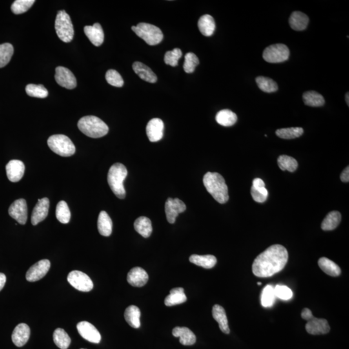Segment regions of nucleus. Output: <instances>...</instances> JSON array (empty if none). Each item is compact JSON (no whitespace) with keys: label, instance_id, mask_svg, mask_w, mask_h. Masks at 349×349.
Wrapping results in <instances>:
<instances>
[{"label":"nucleus","instance_id":"nucleus-7","mask_svg":"<svg viewBox=\"0 0 349 349\" xmlns=\"http://www.w3.org/2000/svg\"><path fill=\"white\" fill-rule=\"evenodd\" d=\"M55 30L59 39L66 43H70L74 37V28L70 16L65 11L58 13L55 21Z\"/></svg>","mask_w":349,"mask_h":349},{"label":"nucleus","instance_id":"nucleus-56","mask_svg":"<svg viewBox=\"0 0 349 349\" xmlns=\"http://www.w3.org/2000/svg\"><path fill=\"white\" fill-rule=\"evenodd\" d=\"M81 349H85V348H81Z\"/></svg>","mask_w":349,"mask_h":349},{"label":"nucleus","instance_id":"nucleus-9","mask_svg":"<svg viewBox=\"0 0 349 349\" xmlns=\"http://www.w3.org/2000/svg\"><path fill=\"white\" fill-rule=\"evenodd\" d=\"M68 281L71 286L81 292H90L93 288L92 280L81 271L74 270L69 273Z\"/></svg>","mask_w":349,"mask_h":349},{"label":"nucleus","instance_id":"nucleus-52","mask_svg":"<svg viewBox=\"0 0 349 349\" xmlns=\"http://www.w3.org/2000/svg\"><path fill=\"white\" fill-rule=\"evenodd\" d=\"M340 179L341 181L343 182H348L349 181V167L347 166L344 170L343 172L341 173V176H340Z\"/></svg>","mask_w":349,"mask_h":349},{"label":"nucleus","instance_id":"nucleus-12","mask_svg":"<svg viewBox=\"0 0 349 349\" xmlns=\"http://www.w3.org/2000/svg\"><path fill=\"white\" fill-rule=\"evenodd\" d=\"M55 80L59 85L68 90H73L77 87V80L75 75L70 70L64 67H57Z\"/></svg>","mask_w":349,"mask_h":349},{"label":"nucleus","instance_id":"nucleus-48","mask_svg":"<svg viewBox=\"0 0 349 349\" xmlns=\"http://www.w3.org/2000/svg\"><path fill=\"white\" fill-rule=\"evenodd\" d=\"M251 195L255 202L257 203H264L267 199L268 192L266 188H251Z\"/></svg>","mask_w":349,"mask_h":349},{"label":"nucleus","instance_id":"nucleus-4","mask_svg":"<svg viewBox=\"0 0 349 349\" xmlns=\"http://www.w3.org/2000/svg\"><path fill=\"white\" fill-rule=\"evenodd\" d=\"M128 175V170L125 166L121 163H115L109 170L108 182L112 192L119 199L126 197V190L124 181Z\"/></svg>","mask_w":349,"mask_h":349},{"label":"nucleus","instance_id":"nucleus-11","mask_svg":"<svg viewBox=\"0 0 349 349\" xmlns=\"http://www.w3.org/2000/svg\"><path fill=\"white\" fill-rule=\"evenodd\" d=\"M51 267L48 259H42L33 264L26 273V279L30 282L39 281L48 273Z\"/></svg>","mask_w":349,"mask_h":349},{"label":"nucleus","instance_id":"nucleus-21","mask_svg":"<svg viewBox=\"0 0 349 349\" xmlns=\"http://www.w3.org/2000/svg\"><path fill=\"white\" fill-rule=\"evenodd\" d=\"M84 33L93 45L99 47L103 44L104 41V31L99 23L95 24L92 26H86L84 28Z\"/></svg>","mask_w":349,"mask_h":349},{"label":"nucleus","instance_id":"nucleus-54","mask_svg":"<svg viewBox=\"0 0 349 349\" xmlns=\"http://www.w3.org/2000/svg\"><path fill=\"white\" fill-rule=\"evenodd\" d=\"M348 93H346V96H345V99H346V104H347V105H349V101H348Z\"/></svg>","mask_w":349,"mask_h":349},{"label":"nucleus","instance_id":"nucleus-23","mask_svg":"<svg viewBox=\"0 0 349 349\" xmlns=\"http://www.w3.org/2000/svg\"><path fill=\"white\" fill-rule=\"evenodd\" d=\"M133 69L138 76L143 81L150 83H155L157 81L156 75L145 64L140 62H135L133 64Z\"/></svg>","mask_w":349,"mask_h":349},{"label":"nucleus","instance_id":"nucleus-43","mask_svg":"<svg viewBox=\"0 0 349 349\" xmlns=\"http://www.w3.org/2000/svg\"><path fill=\"white\" fill-rule=\"evenodd\" d=\"M275 294L272 285H266L261 295V304L264 307H270L274 303Z\"/></svg>","mask_w":349,"mask_h":349},{"label":"nucleus","instance_id":"nucleus-20","mask_svg":"<svg viewBox=\"0 0 349 349\" xmlns=\"http://www.w3.org/2000/svg\"><path fill=\"white\" fill-rule=\"evenodd\" d=\"M31 330L30 326L26 323H21L16 326L13 330L12 340L16 346L21 347L25 345L30 339Z\"/></svg>","mask_w":349,"mask_h":349},{"label":"nucleus","instance_id":"nucleus-17","mask_svg":"<svg viewBox=\"0 0 349 349\" xmlns=\"http://www.w3.org/2000/svg\"><path fill=\"white\" fill-rule=\"evenodd\" d=\"M7 176L13 182L21 181L25 172V165L19 160H12L6 166Z\"/></svg>","mask_w":349,"mask_h":349},{"label":"nucleus","instance_id":"nucleus-40","mask_svg":"<svg viewBox=\"0 0 349 349\" xmlns=\"http://www.w3.org/2000/svg\"><path fill=\"white\" fill-rule=\"evenodd\" d=\"M56 217L61 223L68 224L71 219V212L66 201H60L56 208Z\"/></svg>","mask_w":349,"mask_h":349},{"label":"nucleus","instance_id":"nucleus-36","mask_svg":"<svg viewBox=\"0 0 349 349\" xmlns=\"http://www.w3.org/2000/svg\"><path fill=\"white\" fill-rule=\"evenodd\" d=\"M53 340L58 347L67 349L70 346L71 340L68 333L64 329L57 328L53 333Z\"/></svg>","mask_w":349,"mask_h":349},{"label":"nucleus","instance_id":"nucleus-53","mask_svg":"<svg viewBox=\"0 0 349 349\" xmlns=\"http://www.w3.org/2000/svg\"><path fill=\"white\" fill-rule=\"evenodd\" d=\"M6 283V276L3 273H0V291L4 288Z\"/></svg>","mask_w":349,"mask_h":349},{"label":"nucleus","instance_id":"nucleus-37","mask_svg":"<svg viewBox=\"0 0 349 349\" xmlns=\"http://www.w3.org/2000/svg\"><path fill=\"white\" fill-rule=\"evenodd\" d=\"M257 86L261 91L266 93H273L278 90L276 82L270 78L258 77L255 79Z\"/></svg>","mask_w":349,"mask_h":349},{"label":"nucleus","instance_id":"nucleus-5","mask_svg":"<svg viewBox=\"0 0 349 349\" xmlns=\"http://www.w3.org/2000/svg\"><path fill=\"white\" fill-rule=\"evenodd\" d=\"M132 30L150 46L157 45L163 40L162 31L158 27L150 24L140 23L137 26H133Z\"/></svg>","mask_w":349,"mask_h":349},{"label":"nucleus","instance_id":"nucleus-31","mask_svg":"<svg viewBox=\"0 0 349 349\" xmlns=\"http://www.w3.org/2000/svg\"><path fill=\"white\" fill-rule=\"evenodd\" d=\"M189 260L191 263L206 269L214 267L217 263L216 257L212 255H199L194 254L191 255Z\"/></svg>","mask_w":349,"mask_h":349},{"label":"nucleus","instance_id":"nucleus-25","mask_svg":"<svg viewBox=\"0 0 349 349\" xmlns=\"http://www.w3.org/2000/svg\"><path fill=\"white\" fill-rule=\"evenodd\" d=\"M308 22L309 19L307 16L299 11L292 13L289 19V24L291 28L297 31L305 30Z\"/></svg>","mask_w":349,"mask_h":349},{"label":"nucleus","instance_id":"nucleus-47","mask_svg":"<svg viewBox=\"0 0 349 349\" xmlns=\"http://www.w3.org/2000/svg\"><path fill=\"white\" fill-rule=\"evenodd\" d=\"M182 51L180 49L175 48L172 51H167L164 56V62L169 66H177L178 62L182 57Z\"/></svg>","mask_w":349,"mask_h":349},{"label":"nucleus","instance_id":"nucleus-32","mask_svg":"<svg viewBox=\"0 0 349 349\" xmlns=\"http://www.w3.org/2000/svg\"><path fill=\"white\" fill-rule=\"evenodd\" d=\"M318 265L324 273L330 276L337 277L341 274V270L339 266L326 257L320 258L318 261Z\"/></svg>","mask_w":349,"mask_h":349},{"label":"nucleus","instance_id":"nucleus-50","mask_svg":"<svg viewBox=\"0 0 349 349\" xmlns=\"http://www.w3.org/2000/svg\"><path fill=\"white\" fill-rule=\"evenodd\" d=\"M314 315H312V311L307 308H304L301 312V317L306 321H309V320L312 318Z\"/></svg>","mask_w":349,"mask_h":349},{"label":"nucleus","instance_id":"nucleus-30","mask_svg":"<svg viewBox=\"0 0 349 349\" xmlns=\"http://www.w3.org/2000/svg\"><path fill=\"white\" fill-rule=\"evenodd\" d=\"M141 310L137 306L131 305L126 309L124 317L126 321L132 327L139 328L141 326Z\"/></svg>","mask_w":349,"mask_h":349},{"label":"nucleus","instance_id":"nucleus-1","mask_svg":"<svg viewBox=\"0 0 349 349\" xmlns=\"http://www.w3.org/2000/svg\"><path fill=\"white\" fill-rule=\"evenodd\" d=\"M288 259V251L283 246H271L255 259L252 264L253 274L259 277L272 276L283 270Z\"/></svg>","mask_w":349,"mask_h":349},{"label":"nucleus","instance_id":"nucleus-35","mask_svg":"<svg viewBox=\"0 0 349 349\" xmlns=\"http://www.w3.org/2000/svg\"><path fill=\"white\" fill-rule=\"evenodd\" d=\"M303 99L304 104L310 107H321L324 104V99L321 95L314 91L304 93Z\"/></svg>","mask_w":349,"mask_h":349},{"label":"nucleus","instance_id":"nucleus-2","mask_svg":"<svg viewBox=\"0 0 349 349\" xmlns=\"http://www.w3.org/2000/svg\"><path fill=\"white\" fill-rule=\"evenodd\" d=\"M204 186L215 201L224 204L228 201V189L225 181L218 173L208 172L203 177Z\"/></svg>","mask_w":349,"mask_h":349},{"label":"nucleus","instance_id":"nucleus-19","mask_svg":"<svg viewBox=\"0 0 349 349\" xmlns=\"http://www.w3.org/2000/svg\"><path fill=\"white\" fill-rule=\"evenodd\" d=\"M149 279L148 273L141 267H135L128 273L127 281L135 287H142L145 285Z\"/></svg>","mask_w":349,"mask_h":349},{"label":"nucleus","instance_id":"nucleus-6","mask_svg":"<svg viewBox=\"0 0 349 349\" xmlns=\"http://www.w3.org/2000/svg\"><path fill=\"white\" fill-rule=\"evenodd\" d=\"M48 144L53 152L62 157L72 156L76 151L74 144L64 135H52L49 138Z\"/></svg>","mask_w":349,"mask_h":349},{"label":"nucleus","instance_id":"nucleus-55","mask_svg":"<svg viewBox=\"0 0 349 349\" xmlns=\"http://www.w3.org/2000/svg\"><path fill=\"white\" fill-rule=\"evenodd\" d=\"M257 284H258V285H259V286H261V283H257Z\"/></svg>","mask_w":349,"mask_h":349},{"label":"nucleus","instance_id":"nucleus-33","mask_svg":"<svg viewBox=\"0 0 349 349\" xmlns=\"http://www.w3.org/2000/svg\"><path fill=\"white\" fill-rule=\"evenodd\" d=\"M215 120L218 124L224 127L234 125L237 121V115L231 110H223L217 113Z\"/></svg>","mask_w":349,"mask_h":349},{"label":"nucleus","instance_id":"nucleus-51","mask_svg":"<svg viewBox=\"0 0 349 349\" xmlns=\"http://www.w3.org/2000/svg\"><path fill=\"white\" fill-rule=\"evenodd\" d=\"M252 187L255 188H265V184H264L263 180L256 178L253 181Z\"/></svg>","mask_w":349,"mask_h":349},{"label":"nucleus","instance_id":"nucleus-49","mask_svg":"<svg viewBox=\"0 0 349 349\" xmlns=\"http://www.w3.org/2000/svg\"><path fill=\"white\" fill-rule=\"evenodd\" d=\"M275 296L282 300H288L292 298L293 293L292 290L284 285H276L274 288Z\"/></svg>","mask_w":349,"mask_h":349},{"label":"nucleus","instance_id":"nucleus-34","mask_svg":"<svg viewBox=\"0 0 349 349\" xmlns=\"http://www.w3.org/2000/svg\"><path fill=\"white\" fill-rule=\"evenodd\" d=\"M341 220V213L337 211H332L324 218L321 223L322 230L330 231L334 230L338 226Z\"/></svg>","mask_w":349,"mask_h":349},{"label":"nucleus","instance_id":"nucleus-3","mask_svg":"<svg viewBox=\"0 0 349 349\" xmlns=\"http://www.w3.org/2000/svg\"><path fill=\"white\" fill-rule=\"evenodd\" d=\"M78 128L84 135L93 139H98L108 134V125L101 119L95 116L82 117L78 122Z\"/></svg>","mask_w":349,"mask_h":349},{"label":"nucleus","instance_id":"nucleus-18","mask_svg":"<svg viewBox=\"0 0 349 349\" xmlns=\"http://www.w3.org/2000/svg\"><path fill=\"white\" fill-rule=\"evenodd\" d=\"M305 328L307 332L312 335L326 334L330 330L327 320L314 317L308 321Z\"/></svg>","mask_w":349,"mask_h":349},{"label":"nucleus","instance_id":"nucleus-39","mask_svg":"<svg viewBox=\"0 0 349 349\" xmlns=\"http://www.w3.org/2000/svg\"><path fill=\"white\" fill-rule=\"evenodd\" d=\"M277 163L281 170H287L290 172H293L296 170L298 163L296 160L293 157L287 155H281L277 159Z\"/></svg>","mask_w":349,"mask_h":349},{"label":"nucleus","instance_id":"nucleus-15","mask_svg":"<svg viewBox=\"0 0 349 349\" xmlns=\"http://www.w3.org/2000/svg\"><path fill=\"white\" fill-rule=\"evenodd\" d=\"M49 209H50V200L48 198L44 197L43 199H39L35 207L33 209L32 215H31V223L33 225H37L48 217Z\"/></svg>","mask_w":349,"mask_h":349},{"label":"nucleus","instance_id":"nucleus-45","mask_svg":"<svg viewBox=\"0 0 349 349\" xmlns=\"http://www.w3.org/2000/svg\"><path fill=\"white\" fill-rule=\"evenodd\" d=\"M199 61L198 57L192 53H188L184 57L183 68L186 73L194 72L195 68L199 65Z\"/></svg>","mask_w":349,"mask_h":349},{"label":"nucleus","instance_id":"nucleus-22","mask_svg":"<svg viewBox=\"0 0 349 349\" xmlns=\"http://www.w3.org/2000/svg\"><path fill=\"white\" fill-rule=\"evenodd\" d=\"M173 336L179 337L180 343L183 345H192L196 342V336L190 329L177 326L173 329Z\"/></svg>","mask_w":349,"mask_h":349},{"label":"nucleus","instance_id":"nucleus-28","mask_svg":"<svg viewBox=\"0 0 349 349\" xmlns=\"http://www.w3.org/2000/svg\"><path fill=\"white\" fill-rule=\"evenodd\" d=\"M187 301L184 289L182 288H175L171 290L170 294L164 300V304L168 306L177 305L185 303Z\"/></svg>","mask_w":349,"mask_h":349},{"label":"nucleus","instance_id":"nucleus-44","mask_svg":"<svg viewBox=\"0 0 349 349\" xmlns=\"http://www.w3.org/2000/svg\"><path fill=\"white\" fill-rule=\"evenodd\" d=\"M35 2V0H17L11 6V11L15 15L22 14L30 10Z\"/></svg>","mask_w":349,"mask_h":349},{"label":"nucleus","instance_id":"nucleus-29","mask_svg":"<svg viewBox=\"0 0 349 349\" xmlns=\"http://www.w3.org/2000/svg\"><path fill=\"white\" fill-rule=\"evenodd\" d=\"M134 228L144 238L150 237L153 231L152 221L149 218L144 216L140 217L136 219Z\"/></svg>","mask_w":349,"mask_h":349},{"label":"nucleus","instance_id":"nucleus-26","mask_svg":"<svg viewBox=\"0 0 349 349\" xmlns=\"http://www.w3.org/2000/svg\"><path fill=\"white\" fill-rule=\"evenodd\" d=\"M98 230L102 236L109 237L112 233L113 223L108 213L102 211L98 219Z\"/></svg>","mask_w":349,"mask_h":349},{"label":"nucleus","instance_id":"nucleus-46","mask_svg":"<svg viewBox=\"0 0 349 349\" xmlns=\"http://www.w3.org/2000/svg\"><path fill=\"white\" fill-rule=\"evenodd\" d=\"M106 79L108 83L113 86L121 88L124 85L123 79L116 70H110L107 71Z\"/></svg>","mask_w":349,"mask_h":349},{"label":"nucleus","instance_id":"nucleus-27","mask_svg":"<svg viewBox=\"0 0 349 349\" xmlns=\"http://www.w3.org/2000/svg\"><path fill=\"white\" fill-rule=\"evenodd\" d=\"M198 28L202 35L205 37H210L215 30V22L212 16L203 15L198 22Z\"/></svg>","mask_w":349,"mask_h":349},{"label":"nucleus","instance_id":"nucleus-24","mask_svg":"<svg viewBox=\"0 0 349 349\" xmlns=\"http://www.w3.org/2000/svg\"><path fill=\"white\" fill-rule=\"evenodd\" d=\"M212 315L213 318L219 323V328L224 334H230V330L225 310L223 306L215 304L213 306Z\"/></svg>","mask_w":349,"mask_h":349},{"label":"nucleus","instance_id":"nucleus-41","mask_svg":"<svg viewBox=\"0 0 349 349\" xmlns=\"http://www.w3.org/2000/svg\"><path fill=\"white\" fill-rule=\"evenodd\" d=\"M303 132V129L301 128H289L279 129L275 133L281 139H293L301 136Z\"/></svg>","mask_w":349,"mask_h":349},{"label":"nucleus","instance_id":"nucleus-13","mask_svg":"<svg viewBox=\"0 0 349 349\" xmlns=\"http://www.w3.org/2000/svg\"><path fill=\"white\" fill-rule=\"evenodd\" d=\"M9 214L18 223L25 224L28 220V205L24 199L16 200L9 208Z\"/></svg>","mask_w":349,"mask_h":349},{"label":"nucleus","instance_id":"nucleus-38","mask_svg":"<svg viewBox=\"0 0 349 349\" xmlns=\"http://www.w3.org/2000/svg\"><path fill=\"white\" fill-rule=\"evenodd\" d=\"M14 53L12 44L6 43L0 44V68L8 65Z\"/></svg>","mask_w":349,"mask_h":349},{"label":"nucleus","instance_id":"nucleus-8","mask_svg":"<svg viewBox=\"0 0 349 349\" xmlns=\"http://www.w3.org/2000/svg\"><path fill=\"white\" fill-rule=\"evenodd\" d=\"M290 51L283 44H273L263 51V58L268 63L277 64L284 62L289 59Z\"/></svg>","mask_w":349,"mask_h":349},{"label":"nucleus","instance_id":"nucleus-42","mask_svg":"<svg viewBox=\"0 0 349 349\" xmlns=\"http://www.w3.org/2000/svg\"><path fill=\"white\" fill-rule=\"evenodd\" d=\"M26 91L29 96L40 99H44L48 96V91L43 85H35L28 84L26 86Z\"/></svg>","mask_w":349,"mask_h":349},{"label":"nucleus","instance_id":"nucleus-16","mask_svg":"<svg viewBox=\"0 0 349 349\" xmlns=\"http://www.w3.org/2000/svg\"><path fill=\"white\" fill-rule=\"evenodd\" d=\"M164 125L161 119L155 118L149 121L146 126V133L149 140L156 142L162 139L164 135Z\"/></svg>","mask_w":349,"mask_h":349},{"label":"nucleus","instance_id":"nucleus-10","mask_svg":"<svg viewBox=\"0 0 349 349\" xmlns=\"http://www.w3.org/2000/svg\"><path fill=\"white\" fill-rule=\"evenodd\" d=\"M186 209V204L181 200L178 198H168L165 204V212L168 223H175L178 215L185 212Z\"/></svg>","mask_w":349,"mask_h":349},{"label":"nucleus","instance_id":"nucleus-14","mask_svg":"<svg viewBox=\"0 0 349 349\" xmlns=\"http://www.w3.org/2000/svg\"><path fill=\"white\" fill-rule=\"evenodd\" d=\"M78 332L83 338L93 343H99L101 341V335L99 330L92 324L88 321H81L77 324Z\"/></svg>","mask_w":349,"mask_h":349}]
</instances>
